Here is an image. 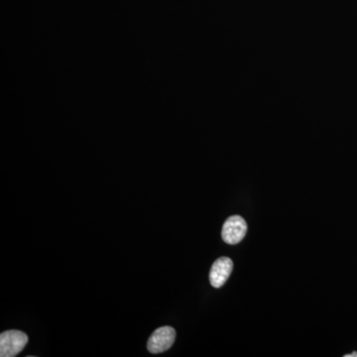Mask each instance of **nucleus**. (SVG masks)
<instances>
[{"instance_id": "nucleus-1", "label": "nucleus", "mask_w": 357, "mask_h": 357, "mask_svg": "<svg viewBox=\"0 0 357 357\" xmlns=\"http://www.w3.org/2000/svg\"><path fill=\"white\" fill-rule=\"evenodd\" d=\"M28 335L20 331H6L0 335V356L14 357L28 344Z\"/></svg>"}, {"instance_id": "nucleus-2", "label": "nucleus", "mask_w": 357, "mask_h": 357, "mask_svg": "<svg viewBox=\"0 0 357 357\" xmlns=\"http://www.w3.org/2000/svg\"><path fill=\"white\" fill-rule=\"evenodd\" d=\"M175 338V330L171 326H162L157 328L148 340V351L154 354L168 351L172 347Z\"/></svg>"}, {"instance_id": "nucleus-3", "label": "nucleus", "mask_w": 357, "mask_h": 357, "mask_svg": "<svg viewBox=\"0 0 357 357\" xmlns=\"http://www.w3.org/2000/svg\"><path fill=\"white\" fill-rule=\"evenodd\" d=\"M248 231L245 220L239 215H232L225 220L222 227V236L225 243L237 244L241 243Z\"/></svg>"}, {"instance_id": "nucleus-5", "label": "nucleus", "mask_w": 357, "mask_h": 357, "mask_svg": "<svg viewBox=\"0 0 357 357\" xmlns=\"http://www.w3.org/2000/svg\"><path fill=\"white\" fill-rule=\"evenodd\" d=\"M344 357H357V352H352L351 354H347Z\"/></svg>"}, {"instance_id": "nucleus-4", "label": "nucleus", "mask_w": 357, "mask_h": 357, "mask_svg": "<svg viewBox=\"0 0 357 357\" xmlns=\"http://www.w3.org/2000/svg\"><path fill=\"white\" fill-rule=\"evenodd\" d=\"M234 269V262L229 257H220L211 266L210 281L211 286L220 288L225 285Z\"/></svg>"}]
</instances>
